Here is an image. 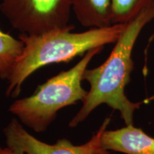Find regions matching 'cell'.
Returning <instances> with one entry per match:
<instances>
[{"mask_svg": "<svg viewBox=\"0 0 154 154\" xmlns=\"http://www.w3.org/2000/svg\"><path fill=\"white\" fill-rule=\"evenodd\" d=\"M153 19L154 2L125 24L122 33L104 62L94 69H86L83 80L89 84V91L82 101L79 111L69 122V127L78 126L101 104L118 111L126 126L134 125V112L149 101H130L125 89L134 69L132 54L135 44L143 28Z\"/></svg>", "mask_w": 154, "mask_h": 154, "instance_id": "1", "label": "cell"}, {"mask_svg": "<svg viewBox=\"0 0 154 154\" xmlns=\"http://www.w3.org/2000/svg\"><path fill=\"white\" fill-rule=\"evenodd\" d=\"M113 24L103 28H91L84 32H71L74 26L51 31L40 35L22 34L24 42L22 55L8 79L6 94L17 97L22 84L31 74L42 66L54 63L68 62L74 58L96 48L115 43L124 28Z\"/></svg>", "mask_w": 154, "mask_h": 154, "instance_id": "2", "label": "cell"}, {"mask_svg": "<svg viewBox=\"0 0 154 154\" xmlns=\"http://www.w3.org/2000/svg\"><path fill=\"white\" fill-rule=\"evenodd\" d=\"M103 47L88 51L74 67L53 76L39 86L33 95L15 101L9 112L34 131H45L63 107L83 101L88 92L82 86L84 73Z\"/></svg>", "mask_w": 154, "mask_h": 154, "instance_id": "3", "label": "cell"}, {"mask_svg": "<svg viewBox=\"0 0 154 154\" xmlns=\"http://www.w3.org/2000/svg\"><path fill=\"white\" fill-rule=\"evenodd\" d=\"M0 11L15 29L27 35L72 26L71 0H2Z\"/></svg>", "mask_w": 154, "mask_h": 154, "instance_id": "4", "label": "cell"}, {"mask_svg": "<svg viewBox=\"0 0 154 154\" xmlns=\"http://www.w3.org/2000/svg\"><path fill=\"white\" fill-rule=\"evenodd\" d=\"M111 118L103 121L99 129L87 143L75 146L66 138L48 144L38 140L23 128L17 119H12L4 128L7 148L17 153L24 154H111L101 144L103 133L110 123Z\"/></svg>", "mask_w": 154, "mask_h": 154, "instance_id": "5", "label": "cell"}, {"mask_svg": "<svg viewBox=\"0 0 154 154\" xmlns=\"http://www.w3.org/2000/svg\"><path fill=\"white\" fill-rule=\"evenodd\" d=\"M102 148L125 154H154V138L134 125L106 131L101 138Z\"/></svg>", "mask_w": 154, "mask_h": 154, "instance_id": "6", "label": "cell"}, {"mask_svg": "<svg viewBox=\"0 0 154 154\" xmlns=\"http://www.w3.org/2000/svg\"><path fill=\"white\" fill-rule=\"evenodd\" d=\"M72 9L83 26H111V0H71Z\"/></svg>", "mask_w": 154, "mask_h": 154, "instance_id": "7", "label": "cell"}, {"mask_svg": "<svg viewBox=\"0 0 154 154\" xmlns=\"http://www.w3.org/2000/svg\"><path fill=\"white\" fill-rule=\"evenodd\" d=\"M24 44L10 34L0 29V78L7 79L10 77L17 61L22 55Z\"/></svg>", "mask_w": 154, "mask_h": 154, "instance_id": "8", "label": "cell"}, {"mask_svg": "<svg viewBox=\"0 0 154 154\" xmlns=\"http://www.w3.org/2000/svg\"><path fill=\"white\" fill-rule=\"evenodd\" d=\"M153 2L154 0H111V24H126Z\"/></svg>", "mask_w": 154, "mask_h": 154, "instance_id": "9", "label": "cell"}, {"mask_svg": "<svg viewBox=\"0 0 154 154\" xmlns=\"http://www.w3.org/2000/svg\"><path fill=\"white\" fill-rule=\"evenodd\" d=\"M5 154H24V153H17V152L11 151V150L8 149V148L5 149Z\"/></svg>", "mask_w": 154, "mask_h": 154, "instance_id": "10", "label": "cell"}, {"mask_svg": "<svg viewBox=\"0 0 154 154\" xmlns=\"http://www.w3.org/2000/svg\"><path fill=\"white\" fill-rule=\"evenodd\" d=\"M0 154H5V149H2L1 146H0Z\"/></svg>", "mask_w": 154, "mask_h": 154, "instance_id": "11", "label": "cell"}, {"mask_svg": "<svg viewBox=\"0 0 154 154\" xmlns=\"http://www.w3.org/2000/svg\"><path fill=\"white\" fill-rule=\"evenodd\" d=\"M154 37V34H153V36H152V38H153Z\"/></svg>", "mask_w": 154, "mask_h": 154, "instance_id": "12", "label": "cell"}]
</instances>
